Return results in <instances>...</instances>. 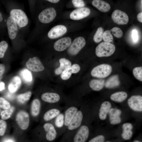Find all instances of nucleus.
<instances>
[{"instance_id":"nucleus-47","label":"nucleus","mask_w":142,"mask_h":142,"mask_svg":"<svg viewBox=\"0 0 142 142\" xmlns=\"http://www.w3.org/2000/svg\"><path fill=\"white\" fill-rule=\"evenodd\" d=\"M132 38L134 41L136 42L138 40V35L137 31L135 29L133 30L132 34Z\"/></svg>"},{"instance_id":"nucleus-23","label":"nucleus","mask_w":142,"mask_h":142,"mask_svg":"<svg viewBox=\"0 0 142 142\" xmlns=\"http://www.w3.org/2000/svg\"><path fill=\"white\" fill-rule=\"evenodd\" d=\"M122 132L121 134L122 138L125 140H128L132 137L133 132L132 125L130 123H125L122 125Z\"/></svg>"},{"instance_id":"nucleus-9","label":"nucleus","mask_w":142,"mask_h":142,"mask_svg":"<svg viewBox=\"0 0 142 142\" xmlns=\"http://www.w3.org/2000/svg\"><path fill=\"white\" fill-rule=\"evenodd\" d=\"M86 44V41L84 38L79 37L74 39L69 46L68 51L71 55L77 54L84 47Z\"/></svg>"},{"instance_id":"nucleus-51","label":"nucleus","mask_w":142,"mask_h":142,"mask_svg":"<svg viewBox=\"0 0 142 142\" xmlns=\"http://www.w3.org/2000/svg\"><path fill=\"white\" fill-rule=\"evenodd\" d=\"M4 84L3 82L0 83V91H2L4 89Z\"/></svg>"},{"instance_id":"nucleus-45","label":"nucleus","mask_w":142,"mask_h":142,"mask_svg":"<svg viewBox=\"0 0 142 142\" xmlns=\"http://www.w3.org/2000/svg\"><path fill=\"white\" fill-rule=\"evenodd\" d=\"M28 2L29 6L31 15L33 19L34 16V9L35 7L36 1L33 0H29Z\"/></svg>"},{"instance_id":"nucleus-12","label":"nucleus","mask_w":142,"mask_h":142,"mask_svg":"<svg viewBox=\"0 0 142 142\" xmlns=\"http://www.w3.org/2000/svg\"><path fill=\"white\" fill-rule=\"evenodd\" d=\"M16 120L19 127L25 130L28 127L29 123V118L28 113L26 111L21 110L17 114Z\"/></svg>"},{"instance_id":"nucleus-39","label":"nucleus","mask_w":142,"mask_h":142,"mask_svg":"<svg viewBox=\"0 0 142 142\" xmlns=\"http://www.w3.org/2000/svg\"><path fill=\"white\" fill-rule=\"evenodd\" d=\"M110 30L111 34L117 38H120L123 36V32L120 28L118 27H114Z\"/></svg>"},{"instance_id":"nucleus-50","label":"nucleus","mask_w":142,"mask_h":142,"mask_svg":"<svg viewBox=\"0 0 142 142\" xmlns=\"http://www.w3.org/2000/svg\"><path fill=\"white\" fill-rule=\"evenodd\" d=\"M142 12H141L139 13L137 15V18L138 20L140 22H142Z\"/></svg>"},{"instance_id":"nucleus-14","label":"nucleus","mask_w":142,"mask_h":142,"mask_svg":"<svg viewBox=\"0 0 142 142\" xmlns=\"http://www.w3.org/2000/svg\"><path fill=\"white\" fill-rule=\"evenodd\" d=\"M111 17L114 22L119 25L126 24L129 20L127 14L118 9H116L113 12Z\"/></svg>"},{"instance_id":"nucleus-49","label":"nucleus","mask_w":142,"mask_h":142,"mask_svg":"<svg viewBox=\"0 0 142 142\" xmlns=\"http://www.w3.org/2000/svg\"><path fill=\"white\" fill-rule=\"evenodd\" d=\"M63 71V70L59 67L55 69V73L56 74L58 75L61 73Z\"/></svg>"},{"instance_id":"nucleus-15","label":"nucleus","mask_w":142,"mask_h":142,"mask_svg":"<svg viewBox=\"0 0 142 142\" xmlns=\"http://www.w3.org/2000/svg\"><path fill=\"white\" fill-rule=\"evenodd\" d=\"M129 106L132 110L136 111H142V97L139 95H133L128 100Z\"/></svg>"},{"instance_id":"nucleus-35","label":"nucleus","mask_w":142,"mask_h":142,"mask_svg":"<svg viewBox=\"0 0 142 142\" xmlns=\"http://www.w3.org/2000/svg\"><path fill=\"white\" fill-rule=\"evenodd\" d=\"M104 30L101 27L98 28L93 37V40L96 43L100 42L103 38Z\"/></svg>"},{"instance_id":"nucleus-4","label":"nucleus","mask_w":142,"mask_h":142,"mask_svg":"<svg viewBox=\"0 0 142 142\" xmlns=\"http://www.w3.org/2000/svg\"><path fill=\"white\" fill-rule=\"evenodd\" d=\"M90 136L89 128L83 121L82 125L68 142H87Z\"/></svg>"},{"instance_id":"nucleus-40","label":"nucleus","mask_w":142,"mask_h":142,"mask_svg":"<svg viewBox=\"0 0 142 142\" xmlns=\"http://www.w3.org/2000/svg\"><path fill=\"white\" fill-rule=\"evenodd\" d=\"M105 138L103 135H98L89 138L87 142H105Z\"/></svg>"},{"instance_id":"nucleus-36","label":"nucleus","mask_w":142,"mask_h":142,"mask_svg":"<svg viewBox=\"0 0 142 142\" xmlns=\"http://www.w3.org/2000/svg\"><path fill=\"white\" fill-rule=\"evenodd\" d=\"M60 64L59 67L63 70L69 68L71 67V62L68 60L64 58H62L59 60Z\"/></svg>"},{"instance_id":"nucleus-41","label":"nucleus","mask_w":142,"mask_h":142,"mask_svg":"<svg viewBox=\"0 0 142 142\" xmlns=\"http://www.w3.org/2000/svg\"><path fill=\"white\" fill-rule=\"evenodd\" d=\"M72 74L70 67L62 72L60 75L61 78L63 80H67L69 78Z\"/></svg>"},{"instance_id":"nucleus-38","label":"nucleus","mask_w":142,"mask_h":142,"mask_svg":"<svg viewBox=\"0 0 142 142\" xmlns=\"http://www.w3.org/2000/svg\"><path fill=\"white\" fill-rule=\"evenodd\" d=\"M103 39L106 42L110 43L113 41V38L110 30H107L104 32Z\"/></svg>"},{"instance_id":"nucleus-26","label":"nucleus","mask_w":142,"mask_h":142,"mask_svg":"<svg viewBox=\"0 0 142 142\" xmlns=\"http://www.w3.org/2000/svg\"><path fill=\"white\" fill-rule=\"evenodd\" d=\"M41 103L40 100L37 98L34 99L32 101L31 106V112L33 117L38 116L41 110Z\"/></svg>"},{"instance_id":"nucleus-20","label":"nucleus","mask_w":142,"mask_h":142,"mask_svg":"<svg viewBox=\"0 0 142 142\" xmlns=\"http://www.w3.org/2000/svg\"><path fill=\"white\" fill-rule=\"evenodd\" d=\"M71 44V39L69 37L61 38L56 41L54 44V48L58 51H63L69 47Z\"/></svg>"},{"instance_id":"nucleus-33","label":"nucleus","mask_w":142,"mask_h":142,"mask_svg":"<svg viewBox=\"0 0 142 142\" xmlns=\"http://www.w3.org/2000/svg\"><path fill=\"white\" fill-rule=\"evenodd\" d=\"M31 95V91H29L18 95L17 97V99L18 101L20 103L22 104H24L29 99Z\"/></svg>"},{"instance_id":"nucleus-16","label":"nucleus","mask_w":142,"mask_h":142,"mask_svg":"<svg viewBox=\"0 0 142 142\" xmlns=\"http://www.w3.org/2000/svg\"><path fill=\"white\" fill-rule=\"evenodd\" d=\"M67 31V27L62 25L55 26L49 31L47 36L50 39H54L62 36L66 33Z\"/></svg>"},{"instance_id":"nucleus-43","label":"nucleus","mask_w":142,"mask_h":142,"mask_svg":"<svg viewBox=\"0 0 142 142\" xmlns=\"http://www.w3.org/2000/svg\"><path fill=\"white\" fill-rule=\"evenodd\" d=\"M7 124L5 121L2 119H0V136H3L6 131Z\"/></svg>"},{"instance_id":"nucleus-19","label":"nucleus","mask_w":142,"mask_h":142,"mask_svg":"<svg viewBox=\"0 0 142 142\" xmlns=\"http://www.w3.org/2000/svg\"><path fill=\"white\" fill-rule=\"evenodd\" d=\"M41 99L43 101L51 104H57L60 101L61 95L58 93L54 92H46L42 94Z\"/></svg>"},{"instance_id":"nucleus-30","label":"nucleus","mask_w":142,"mask_h":142,"mask_svg":"<svg viewBox=\"0 0 142 142\" xmlns=\"http://www.w3.org/2000/svg\"><path fill=\"white\" fill-rule=\"evenodd\" d=\"M127 93L125 92H117L112 94L110 96L111 99L117 102H121L125 100L127 98Z\"/></svg>"},{"instance_id":"nucleus-17","label":"nucleus","mask_w":142,"mask_h":142,"mask_svg":"<svg viewBox=\"0 0 142 142\" xmlns=\"http://www.w3.org/2000/svg\"><path fill=\"white\" fill-rule=\"evenodd\" d=\"M56 14L55 9L53 7H50L46 8L42 11L38 16L49 23L54 19Z\"/></svg>"},{"instance_id":"nucleus-1","label":"nucleus","mask_w":142,"mask_h":142,"mask_svg":"<svg viewBox=\"0 0 142 142\" xmlns=\"http://www.w3.org/2000/svg\"><path fill=\"white\" fill-rule=\"evenodd\" d=\"M9 16L15 20L24 36L28 31L30 22L22 5L13 0L1 1Z\"/></svg>"},{"instance_id":"nucleus-7","label":"nucleus","mask_w":142,"mask_h":142,"mask_svg":"<svg viewBox=\"0 0 142 142\" xmlns=\"http://www.w3.org/2000/svg\"><path fill=\"white\" fill-rule=\"evenodd\" d=\"M111 66L109 64H103L93 68L91 72V75L94 77L103 78L108 76L111 73Z\"/></svg>"},{"instance_id":"nucleus-46","label":"nucleus","mask_w":142,"mask_h":142,"mask_svg":"<svg viewBox=\"0 0 142 142\" xmlns=\"http://www.w3.org/2000/svg\"><path fill=\"white\" fill-rule=\"evenodd\" d=\"M70 68L72 73H76L80 70V66L77 64H74L70 67Z\"/></svg>"},{"instance_id":"nucleus-6","label":"nucleus","mask_w":142,"mask_h":142,"mask_svg":"<svg viewBox=\"0 0 142 142\" xmlns=\"http://www.w3.org/2000/svg\"><path fill=\"white\" fill-rule=\"evenodd\" d=\"M115 50V47L114 44L110 43L103 42L96 47L95 54L98 57H108L112 55Z\"/></svg>"},{"instance_id":"nucleus-5","label":"nucleus","mask_w":142,"mask_h":142,"mask_svg":"<svg viewBox=\"0 0 142 142\" xmlns=\"http://www.w3.org/2000/svg\"><path fill=\"white\" fill-rule=\"evenodd\" d=\"M80 104L78 102H69L64 107L63 111L64 116V128H67L78 110Z\"/></svg>"},{"instance_id":"nucleus-44","label":"nucleus","mask_w":142,"mask_h":142,"mask_svg":"<svg viewBox=\"0 0 142 142\" xmlns=\"http://www.w3.org/2000/svg\"><path fill=\"white\" fill-rule=\"evenodd\" d=\"M72 2L74 6L77 8L84 7L85 5L84 2L82 0H73Z\"/></svg>"},{"instance_id":"nucleus-10","label":"nucleus","mask_w":142,"mask_h":142,"mask_svg":"<svg viewBox=\"0 0 142 142\" xmlns=\"http://www.w3.org/2000/svg\"><path fill=\"white\" fill-rule=\"evenodd\" d=\"M42 126L47 132L45 138V141L47 142H53L59 137L56 129L50 122L45 123Z\"/></svg>"},{"instance_id":"nucleus-11","label":"nucleus","mask_w":142,"mask_h":142,"mask_svg":"<svg viewBox=\"0 0 142 142\" xmlns=\"http://www.w3.org/2000/svg\"><path fill=\"white\" fill-rule=\"evenodd\" d=\"M26 64L28 69L34 72L42 71L44 68L40 60L36 56L29 58L26 62Z\"/></svg>"},{"instance_id":"nucleus-3","label":"nucleus","mask_w":142,"mask_h":142,"mask_svg":"<svg viewBox=\"0 0 142 142\" xmlns=\"http://www.w3.org/2000/svg\"><path fill=\"white\" fill-rule=\"evenodd\" d=\"M84 109H79L62 135L59 142H68L82 125L84 119Z\"/></svg>"},{"instance_id":"nucleus-27","label":"nucleus","mask_w":142,"mask_h":142,"mask_svg":"<svg viewBox=\"0 0 142 142\" xmlns=\"http://www.w3.org/2000/svg\"><path fill=\"white\" fill-rule=\"evenodd\" d=\"M21 83V80L19 77L17 76L13 77L8 85L9 91L11 93L16 92L20 86Z\"/></svg>"},{"instance_id":"nucleus-13","label":"nucleus","mask_w":142,"mask_h":142,"mask_svg":"<svg viewBox=\"0 0 142 142\" xmlns=\"http://www.w3.org/2000/svg\"><path fill=\"white\" fill-rule=\"evenodd\" d=\"M50 121L56 129L59 136H62L65 131L63 112H61Z\"/></svg>"},{"instance_id":"nucleus-2","label":"nucleus","mask_w":142,"mask_h":142,"mask_svg":"<svg viewBox=\"0 0 142 142\" xmlns=\"http://www.w3.org/2000/svg\"><path fill=\"white\" fill-rule=\"evenodd\" d=\"M6 27L7 34L13 46H23L27 44L24 36L15 20L9 15L7 19Z\"/></svg>"},{"instance_id":"nucleus-18","label":"nucleus","mask_w":142,"mask_h":142,"mask_svg":"<svg viewBox=\"0 0 142 142\" xmlns=\"http://www.w3.org/2000/svg\"><path fill=\"white\" fill-rule=\"evenodd\" d=\"M90 13V10L87 7H83L75 9L70 13V17L73 20H79L88 16Z\"/></svg>"},{"instance_id":"nucleus-28","label":"nucleus","mask_w":142,"mask_h":142,"mask_svg":"<svg viewBox=\"0 0 142 142\" xmlns=\"http://www.w3.org/2000/svg\"><path fill=\"white\" fill-rule=\"evenodd\" d=\"M120 83L118 76L115 75L109 78L105 83V85L106 88H112L118 86Z\"/></svg>"},{"instance_id":"nucleus-56","label":"nucleus","mask_w":142,"mask_h":142,"mask_svg":"<svg viewBox=\"0 0 142 142\" xmlns=\"http://www.w3.org/2000/svg\"><path fill=\"white\" fill-rule=\"evenodd\" d=\"M0 111H1V109H0Z\"/></svg>"},{"instance_id":"nucleus-37","label":"nucleus","mask_w":142,"mask_h":142,"mask_svg":"<svg viewBox=\"0 0 142 142\" xmlns=\"http://www.w3.org/2000/svg\"><path fill=\"white\" fill-rule=\"evenodd\" d=\"M133 74L135 78L139 80L142 81V67L141 66L135 67L133 71Z\"/></svg>"},{"instance_id":"nucleus-34","label":"nucleus","mask_w":142,"mask_h":142,"mask_svg":"<svg viewBox=\"0 0 142 142\" xmlns=\"http://www.w3.org/2000/svg\"><path fill=\"white\" fill-rule=\"evenodd\" d=\"M15 108L13 106H11L9 109L2 111L1 113L0 116L2 119L7 120L11 116L14 112Z\"/></svg>"},{"instance_id":"nucleus-29","label":"nucleus","mask_w":142,"mask_h":142,"mask_svg":"<svg viewBox=\"0 0 142 142\" xmlns=\"http://www.w3.org/2000/svg\"><path fill=\"white\" fill-rule=\"evenodd\" d=\"M104 80L93 79L90 80L89 83L90 87L93 90L99 91L102 90L105 85Z\"/></svg>"},{"instance_id":"nucleus-55","label":"nucleus","mask_w":142,"mask_h":142,"mask_svg":"<svg viewBox=\"0 0 142 142\" xmlns=\"http://www.w3.org/2000/svg\"><path fill=\"white\" fill-rule=\"evenodd\" d=\"M105 142H112L109 141H105Z\"/></svg>"},{"instance_id":"nucleus-25","label":"nucleus","mask_w":142,"mask_h":142,"mask_svg":"<svg viewBox=\"0 0 142 142\" xmlns=\"http://www.w3.org/2000/svg\"><path fill=\"white\" fill-rule=\"evenodd\" d=\"M92 5L100 11L103 12H108L111 8L110 4L105 1L101 0H94Z\"/></svg>"},{"instance_id":"nucleus-48","label":"nucleus","mask_w":142,"mask_h":142,"mask_svg":"<svg viewBox=\"0 0 142 142\" xmlns=\"http://www.w3.org/2000/svg\"><path fill=\"white\" fill-rule=\"evenodd\" d=\"M5 66L2 64H0V81L5 70Z\"/></svg>"},{"instance_id":"nucleus-42","label":"nucleus","mask_w":142,"mask_h":142,"mask_svg":"<svg viewBox=\"0 0 142 142\" xmlns=\"http://www.w3.org/2000/svg\"><path fill=\"white\" fill-rule=\"evenodd\" d=\"M11 106L10 104L4 98L0 97V107L4 109H8Z\"/></svg>"},{"instance_id":"nucleus-21","label":"nucleus","mask_w":142,"mask_h":142,"mask_svg":"<svg viewBox=\"0 0 142 142\" xmlns=\"http://www.w3.org/2000/svg\"><path fill=\"white\" fill-rule=\"evenodd\" d=\"M109 118L110 123L115 125L120 123L121 121L120 115L121 111L119 109L111 108L109 112Z\"/></svg>"},{"instance_id":"nucleus-8","label":"nucleus","mask_w":142,"mask_h":142,"mask_svg":"<svg viewBox=\"0 0 142 142\" xmlns=\"http://www.w3.org/2000/svg\"><path fill=\"white\" fill-rule=\"evenodd\" d=\"M64 108L57 104H54L43 114L42 120L45 123L51 121L62 112Z\"/></svg>"},{"instance_id":"nucleus-32","label":"nucleus","mask_w":142,"mask_h":142,"mask_svg":"<svg viewBox=\"0 0 142 142\" xmlns=\"http://www.w3.org/2000/svg\"><path fill=\"white\" fill-rule=\"evenodd\" d=\"M9 44L6 40H2L0 42V58L4 56L9 48Z\"/></svg>"},{"instance_id":"nucleus-53","label":"nucleus","mask_w":142,"mask_h":142,"mask_svg":"<svg viewBox=\"0 0 142 142\" xmlns=\"http://www.w3.org/2000/svg\"><path fill=\"white\" fill-rule=\"evenodd\" d=\"M133 142H142V141L138 140H135Z\"/></svg>"},{"instance_id":"nucleus-52","label":"nucleus","mask_w":142,"mask_h":142,"mask_svg":"<svg viewBox=\"0 0 142 142\" xmlns=\"http://www.w3.org/2000/svg\"><path fill=\"white\" fill-rule=\"evenodd\" d=\"M46 1L48 2L53 3H56L59 2V0H47Z\"/></svg>"},{"instance_id":"nucleus-54","label":"nucleus","mask_w":142,"mask_h":142,"mask_svg":"<svg viewBox=\"0 0 142 142\" xmlns=\"http://www.w3.org/2000/svg\"><path fill=\"white\" fill-rule=\"evenodd\" d=\"M5 142H13V141L11 140H8L6 141Z\"/></svg>"},{"instance_id":"nucleus-24","label":"nucleus","mask_w":142,"mask_h":142,"mask_svg":"<svg viewBox=\"0 0 142 142\" xmlns=\"http://www.w3.org/2000/svg\"><path fill=\"white\" fill-rule=\"evenodd\" d=\"M111 104L109 102L105 101L101 105L99 110V115L100 119L102 120L106 118L107 113L111 108Z\"/></svg>"},{"instance_id":"nucleus-31","label":"nucleus","mask_w":142,"mask_h":142,"mask_svg":"<svg viewBox=\"0 0 142 142\" xmlns=\"http://www.w3.org/2000/svg\"><path fill=\"white\" fill-rule=\"evenodd\" d=\"M23 80L26 83H29L32 81V77L31 72L27 69H24L20 73Z\"/></svg>"},{"instance_id":"nucleus-22","label":"nucleus","mask_w":142,"mask_h":142,"mask_svg":"<svg viewBox=\"0 0 142 142\" xmlns=\"http://www.w3.org/2000/svg\"><path fill=\"white\" fill-rule=\"evenodd\" d=\"M8 15L4 12L0 6V37L7 35L6 21Z\"/></svg>"}]
</instances>
